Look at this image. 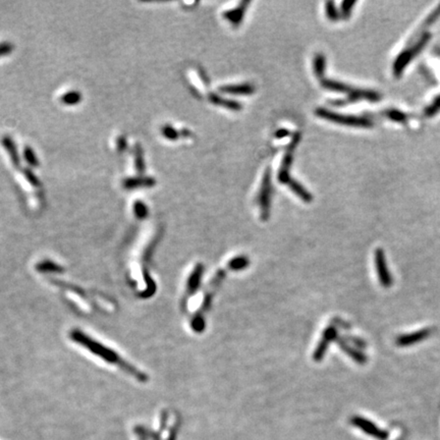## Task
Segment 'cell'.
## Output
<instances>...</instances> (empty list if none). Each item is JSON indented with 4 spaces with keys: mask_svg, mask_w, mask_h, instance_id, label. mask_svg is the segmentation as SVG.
<instances>
[{
    "mask_svg": "<svg viewBox=\"0 0 440 440\" xmlns=\"http://www.w3.org/2000/svg\"><path fill=\"white\" fill-rule=\"evenodd\" d=\"M209 100H210V102H212L213 104H215V105H218V106H222V107H225V108H228L230 110H240L242 109V104H240L239 102L237 101H235V100H226V99H223L221 97H219L217 96L216 94H209Z\"/></svg>",
    "mask_w": 440,
    "mask_h": 440,
    "instance_id": "7c38bea8",
    "label": "cell"
},
{
    "mask_svg": "<svg viewBox=\"0 0 440 440\" xmlns=\"http://www.w3.org/2000/svg\"><path fill=\"white\" fill-rule=\"evenodd\" d=\"M135 169L137 170L142 173L145 170V162H144V156H143V151L141 149L140 146L135 147Z\"/></svg>",
    "mask_w": 440,
    "mask_h": 440,
    "instance_id": "d6986e66",
    "label": "cell"
},
{
    "mask_svg": "<svg viewBox=\"0 0 440 440\" xmlns=\"http://www.w3.org/2000/svg\"><path fill=\"white\" fill-rule=\"evenodd\" d=\"M374 259H375L376 270H377V274H378V279L380 281V285L385 288H390L392 286V276L389 273V267H387L384 251L381 249H377L375 252Z\"/></svg>",
    "mask_w": 440,
    "mask_h": 440,
    "instance_id": "277c9868",
    "label": "cell"
},
{
    "mask_svg": "<svg viewBox=\"0 0 440 440\" xmlns=\"http://www.w3.org/2000/svg\"><path fill=\"white\" fill-rule=\"evenodd\" d=\"M2 145L4 147L5 151L8 153L9 158H10V160H12L13 164L15 166H18L20 163V158H19L17 149V147H16L13 139L5 135V137H3V139H2Z\"/></svg>",
    "mask_w": 440,
    "mask_h": 440,
    "instance_id": "4fadbf2b",
    "label": "cell"
},
{
    "mask_svg": "<svg viewBox=\"0 0 440 440\" xmlns=\"http://www.w3.org/2000/svg\"><path fill=\"white\" fill-rule=\"evenodd\" d=\"M313 68L317 78H319L320 80L324 79V73H325L326 68V58L322 53H317L315 55V58H314L313 61Z\"/></svg>",
    "mask_w": 440,
    "mask_h": 440,
    "instance_id": "9a60e30c",
    "label": "cell"
},
{
    "mask_svg": "<svg viewBox=\"0 0 440 440\" xmlns=\"http://www.w3.org/2000/svg\"><path fill=\"white\" fill-rule=\"evenodd\" d=\"M352 423L354 426L360 428L366 434L375 437L378 440H386L389 436V432L385 430H381V429L379 427H377L373 422L367 420L365 418L359 416L353 417Z\"/></svg>",
    "mask_w": 440,
    "mask_h": 440,
    "instance_id": "8992f818",
    "label": "cell"
},
{
    "mask_svg": "<svg viewBox=\"0 0 440 440\" xmlns=\"http://www.w3.org/2000/svg\"><path fill=\"white\" fill-rule=\"evenodd\" d=\"M24 175L26 176V180L29 184L32 185L33 186H40V181L38 180V177L29 169L24 170Z\"/></svg>",
    "mask_w": 440,
    "mask_h": 440,
    "instance_id": "484cf974",
    "label": "cell"
},
{
    "mask_svg": "<svg viewBox=\"0 0 440 440\" xmlns=\"http://www.w3.org/2000/svg\"><path fill=\"white\" fill-rule=\"evenodd\" d=\"M300 140H301L300 133H296L295 135H293V138L290 141L288 149L286 151L285 157H284V159H282V163H281L280 169H279V173H278V181L281 184H288L292 180L288 171L290 169V165L292 163L293 152H295L296 147H297L298 143L300 142Z\"/></svg>",
    "mask_w": 440,
    "mask_h": 440,
    "instance_id": "3957f363",
    "label": "cell"
},
{
    "mask_svg": "<svg viewBox=\"0 0 440 440\" xmlns=\"http://www.w3.org/2000/svg\"><path fill=\"white\" fill-rule=\"evenodd\" d=\"M249 265V259L247 257H237L229 262V267L233 270H242Z\"/></svg>",
    "mask_w": 440,
    "mask_h": 440,
    "instance_id": "ffe728a7",
    "label": "cell"
},
{
    "mask_svg": "<svg viewBox=\"0 0 440 440\" xmlns=\"http://www.w3.org/2000/svg\"><path fill=\"white\" fill-rule=\"evenodd\" d=\"M289 135V132L288 130L287 129H281L279 131H277L275 133V138L277 139H282V138H285V137H288V135Z\"/></svg>",
    "mask_w": 440,
    "mask_h": 440,
    "instance_id": "f1b7e54d",
    "label": "cell"
},
{
    "mask_svg": "<svg viewBox=\"0 0 440 440\" xmlns=\"http://www.w3.org/2000/svg\"><path fill=\"white\" fill-rule=\"evenodd\" d=\"M271 195H272V183H271V171L270 169H267L262 185L260 188V193L258 197V203L260 206L261 217L263 220H266L270 215V203H271Z\"/></svg>",
    "mask_w": 440,
    "mask_h": 440,
    "instance_id": "6da1fadb",
    "label": "cell"
},
{
    "mask_svg": "<svg viewBox=\"0 0 440 440\" xmlns=\"http://www.w3.org/2000/svg\"><path fill=\"white\" fill-rule=\"evenodd\" d=\"M340 348L347 353L350 357L353 358L354 361H355L357 363H360V364H364L366 362V357L364 355V354H362L361 352L359 351H355V349L349 347V345L347 344H344V343H340Z\"/></svg>",
    "mask_w": 440,
    "mask_h": 440,
    "instance_id": "ac0fdd59",
    "label": "cell"
},
{
    "mask_svg": "<svg viewBox=\"0 0 440 440\" xmlns=\"http://www.w3.org/2000/svg\"><path fill=\"white\" fill-rule=\"evenodd\" d=\"M288 185V186L290 187V190L295 192L296 195H297L299 198H301L303 201H305V202L309 203V202H311V201L313 200L312 195H311V194L306 190V188L304 187L300 183H298L297 181H295V180L292 179Z\"/></svg>",
    "mask_w": 440,
    "mask_h": 440,
    "instance_id": "5bb4252c",
    "label": "cell"
},
{
    "mask_svg": "<svg viewBox=\"0 0 440 440\" xmlns=\"http://www.w3.org/2000/svg\"><path fill=\"white\" fill-rule=\"evenodd\" d=\"M320 84L323 88H325L330 91L350 94L353 98L367 97L369 99V98L374 97L373 93H366V92H362V91L354 90L352 87L345 85V84H342L340 82H338V81H333V80H329V79H322V80H320Z\"/></svg>",
    "mask_w": 440,
    "mask_h": 440,
    "instance_id": "5b68a950",
    "label": "cell"
},
{
    "mask_svg": "<svg viewBox=\"0 0 440 440\" xmlns=\"http://www.w3.org/2000/svg\"><path fill=\"white\" fill-rule=\"evenodd\" d=\"M82 100V95L81 93L78 91H70L68 92L64 95L61 96L60 101L66 104V105H76V104L80 103Z\"/></svg>",
    "mask_w": 440,
    "mask_h": 440,
    "instance_id": "e0dca14e",
    "label": "cell"
},
{
    "mask_svg": "<svg viewBox=\"0 0 440 440\" xmlns=\"http://www.w3.org/2000/svg\"><path fill=\"white\" fill-rule=\"evenodd\" d=\"M315 113L320 118L343 125H352V127H367V125H369L368 121H366L365 119H362L360 118L350 117V115H342L325 108H317Z\"/></svg>",
    "mask_w": 440,
    "mask_h": 440,
    "instance_id": "7a4b0ae2",
    "label": "cell"
},
{
    "mask_svg": "<svg viewBox=\"0 0 440 440\" xmlns=\"http://www.w3.org/2000/svg\"><path fill=\"white\" fill-rule=\"evenodd\" d=\"M355 4L354 1H343L341 3V17L342 18H348L350 17V14L352 12L353 5Z\"/></svg>",
    "mask_w": 440,
    "mask_h": 440,
    "instance_id": "d4e9b609",
    "label": "cell"
},
{
    "mask_svg": "<svg viewBox=\"0 0 440 440\" xmlns=\"http://www.w3.org/2000/svg\"><path fill=\"white\" fill-rule=\"evenodd\" d=\"M222 93L233 94V95H251L255 92V88L251 84H239V85H226L219 88Z\"/></svg>",
    "mask_w": 440,
    "mask_h": 440,
    "instance_id": "8fae6325",
    "label": "cell"
},
{
    "mask_svg": "<svg viewBox=\"0 0 440 440\" xmlns=\"http://www.w3.org/2000/svg\"><path fill=\"white\" fill-rule=\"evenodd\" d=\"M155 185H156V181L153 179V177H146V176L131 177V179H127L122 183V186H124V188H127V190H135V188H140V187H151Z\"/></svg>",
    "mask_w": 440,
    "mask_h": 440,
    "instance_id": "30bf717a",
    "label": "cell"
},
{
    "mask_svg": "<svg viewBox=\"0 0 440 440\" xmlns=\"http://www.w3.org/2000/svg\"><path fill=\"white\" fill-rule=\"evenodd\" d=\"M162 135L166 139L169 140H177V138L180 137V133L177 132L174 128H172L171 125H165V127L162 128Z\"/></svg>",
    "mask_w": 440,
    "mask_h": 440,
    "instance_id": "603a6c76",
    "label": "cell"
},
{
    "mask_svg": "<svg viewBox=\"0 0 440 440\" xmlns=\"http://www.w3.org/2000/svg\"><path fill=\"white\" fill-rule=\"evenodd\" d=\"M325 12H326V15H327V17L330 19V20H338L339 18V13H338V10L337 9V7H335V4L334 2L332 1H328L326 4H325Z\"/></svg>",
    "mask_w": 440,
    "mask_h": 440,
    "instance_id": "7402d4cb",
    "label": "cell"
},
{
    "mask_svg": "<svg viewBox=\"0 0 440 440\" xmlns=\"http://www.w3.org/2000/svg\"><path fill=\"white\" fill-rule=\"evenodd\" d=\"M13 50H14V46L12 43H9V42H3V43H0V57L10 54L13 52Z\"/></svg>",
    "mask_w": 440,
    "mask_h": 440,
    "instance_id": "83f0119b",
    "label": "cell"
},
{
    "mask_svg": "<svg viewBox=\"0 0 440 440\" xmlns=\"http://www.w3.org/2000/svg\"><path fill=\"white\" fill-rule=\"evenodd\" d=\"M430 333H431L430 329L426 328L412 332L410 334H405L396 338V344L399 345V347H410V345H413L415 343L426 339L429 335H430Z\"/></svg>",
    "mask_w": 440,
    "mask_h": 440,
    "instance_id": "ba28073f",
    "label": "cell"
},
{
    "mask_svg": "<svg viewBox=\"0 0 440 440\" xmlns=\"http://www.w3.org/2000/svg\"><path fill=\"white\" fill-rule=\"evenodd\" d=\"M335 338H337V329H335L334 327H329V328L325 329V331L323 332L322 338L315 350V353H314V355H313L314 360H315L316 362H320L323 359L329 343L333 339H335Z\"/></svg>",
    "mask_w": 440,
    "mask_h": 440,
    "instance_id": "52a82bcc",
    "label": "cell"
},
{
    "mask_svg": "<svg viewBox=\"0 0 440 440\" xmlns=\"http://www.w3.org/2000/svg\"><path fill=\"white\" fill-rule=\"evenodd\" d=\"M192 327L194 330L200 332L205 328V321L202 316H198L197 318L195 317L193 322H192Z\"/></svg>",
    "mask_w": 440,
    "mask_h": 440,
    "instance_id": "4316f807",
    "label": "cell"
},
{
    "mask_svg": "<svg viewBox=\"0 0 440 440\" xmlns=\"http://www.w3.org/2000/svg\"><path fill=\"white\" fill-rule=\"evenodd\" d=\"M24 158L31 166L37 167L39 165V160L37 158V156H36L34 150L32 148H30V147H26V148H25V150H24Z\"/></svg>",
    "mask_w": 440,
    "mask_h": 440,
    "instance_id": "44dd1931",
    "label": "cell"
},
{
    "mask_svg": "<svg viewBox=\"0 0 440 440\" xmlns=\"http://www.w3.org/2000/svg\"><path fill=\"white\" fill-rule=\"evenodd\" d=\"M202 273H203V267L201 265H198L195 268L193 273L191 274V277H190V279H188V282H187V289L191 295L195 290H197L199 288Z\"/></svg>",
    "mask_w": 440,
    "mask_h": 440,
    "instance_id": "2e32d148",
    "label": "cell"
},
{
    "mask_svg": "<svg viewBox=\"0 0 440 440\" xmlns=\"http://www.w3.org/2000/svg\"><path fill=\"white\" fill-rule=\"evenodd\" d=\"M134 210H135V216L139 218H144L147 216V214H148V208H147V206L141 201L135 202Z\"/></svg>",
    "mask_w": 440,
    "mask_h": 440,
    "instance_id": "cb8c5ba5",
    "label": "cell"
},
{
    "mask_svg": "<svg viewBox=\"0 0 440 440\" xmlns=\"http://www.w3.org/2000/svg\"><path fill=\"white\" fill-rule=\"evenodd\" d=\"M250 4L249 1H243L240 2L239 5L232 10H227L223 14L224 18L228 19L230 23L234 24L235 26H238L244 18V15L246 14V10L248 5Z\"/></svg>",
    "mask_w": 440,
    "mask_h": 440,
    "instance_id": "9c48e42d",
    "label": "cell"
}]
</instances>
